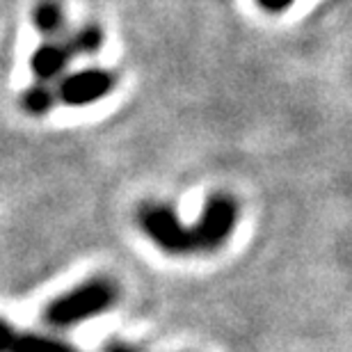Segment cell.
I'll return each mask as SVG.
<instances>
[{"label":"cell","instance_id":"obj_1","mask_svg":"<svg viewBox=\"0 0 352 352\" xmlns=\"http://www.w3.org/2000/svg\"><path fill=\"white\" fill-rule=\"evenodd\" d=\"M112 302H115V286L110 281H87L53 300L46 309V320L55 327H72L76 322L103 314Z\"/></svg>","mask_w":352,"mask_h":352},{"label":"cell","instance_id":"obj_2","mask_svg":"<svg viewBox=\"0 0 352 352\" xmlns=\"http://www.w3.org/2000/svg\"><path fill=\"white\" fill-rule=\"evenodd\" d=\"M140 227L160 250L170 254H192L199 252L192 227H186L179 215L163 204H151L140 210Z\"/></svg>","mask_w":352,"mask_h":352},{"label":"cell","instance_id":"obj_3","mask_svg":"<svg viewBox=\"0 0 352 352\" xmlns=\"http://www.w3.org/2000/svg\"><path fill=\"white\" fill-rule=\"evenodd\" d=\"M238 222V204L229 195H213L204 206L199 220L195 222V236L199 252L222 248L234 234Z\"/></svg>","mask_w":352,"mask_h":352},{"label":"cell","instance_id":"obj_4","mask_svg":"<svg viewBox=\"0 0 352 352\" xmlns=\"http://www.w3.org/2000/svg\"><path fill=\"white\" fill-rule=\"evenodd\" d=\"M117 85V76L105 72V69H82V72L65 76L58 85L53 87L55 101L74 105H89L101 101L103 96H108Z\"/></svg>","mask_w":352,"mask_h":352},{"label":"cell","instance_id":"obj_5","mask_svg":"<svg viewBox=\"0 0 352 352\" xmlns=\"http://www.w3.org/2000/svg\"><path fill=\"white\" fill-rule=\"evenodd\" d=\"M72 58H76V55L65 34H60L55 39H46L30 58L32 74L37 76L39 82H51L55 78H60L67 65L72 62Z\"/></svg>","mask_w":352,"mask_h":352},{"label":"cell","instance_id":"obj_6","mask_svg":"<svg viewBox=\"0 0 352 352\" xmlns=\"http://www.w3.org/2000/svg\"><path fill=\"white\" fill-rule=\"evenodd\" d=\"M32 21H34V28H37L46 39H55L67 32L65 10H62V5L55 3V0H41V3L34 7Z\"/></svg>","mask_w":352,"mask_h":352},{"label":"cell","instance_id":"obj_7","mask_svg":"<svg viewBox=\"0 0 352 352\" xmlns=\"http://www.w3.org/2000/svg\"><path fill=\"white\" fill-rule=\"evenodd\" d=\"M5 352H80V350H76L72 343H67V341L53 339V336L12 332Z\"/></svg>","mask_w":352,"mask_h":352},{"label":"cell","instance_id":"obj_8","mask_svg":"<svg viewBox=\"0 0 352 352\" xmlns=\"http://www.w3.org/2000/svg\"><path fill=\"white\" fill-rule=\"evenodd\" d=\"M67 41L74 48V55H94L101 51L103 46V30L98 25H82L80 30L69 32L67 30Z\"/></svg>","mask_w":352,"mask_h":352},{"label":"cell","instance_id":"obj_9","mask_svg":"<svg viewBox=\"0 0 352 352\" xmlns=\"http://www.w3.org/2000/svg\"><path fill=\"white\" fill-rule=\"evenodd\" d=\"M53 103H55V94H53V87H48V82L32 85L23 94V98H21V105H23L25 112H30V115H46V112L53 108Z\"/></svg>","mask_w":352,"mask_h":352},{"label":"cell","instance_id":"obj_10","mask_svg":"<svg viewBox=\"0 0 352 352\" xmlns=\"http://www.w3.org/2000/svg\"><path fill=\"white\" fill-rule=\"evenodd\" d=\"M258 5L263 7L265 12H272V14H279V12H284V10H288L295 0H256Z\"/></svg>","mask_w":352,"mask_h":352}]
</instances>
